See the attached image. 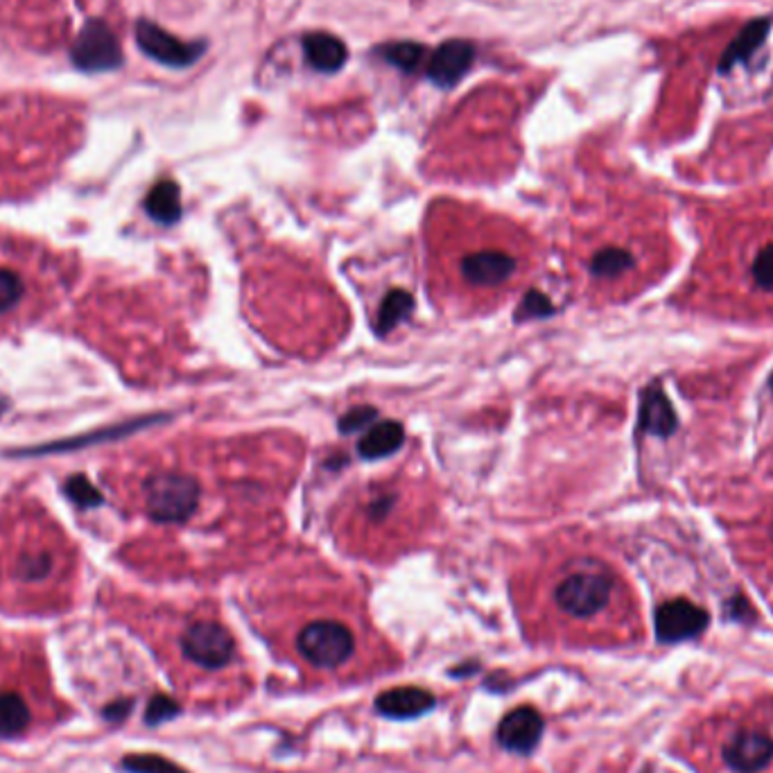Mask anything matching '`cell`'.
Segmentation results:
<instances>
[{
    "label": "cell",
    "instance_id": "obj_1",
    "mask_svg": "<svg viewBox=\"0 0 773 773\" xmlns=\"http://www.w3.org/2000/svg\"><path fill=\"white\" fill-rule=\"evenodd\" d=\"M304 464L287 433L172 435L113 457L105 485L116 509L154 541L251 545L272 541Z\"/></svg>",
    "mask_w": 773,
    "mask_h": 773
},
{
    "label": "cell",
    "instance_id": "obj_2",
    "mask_svg": "<svg viewBox=\"0 0 773 773\" xmlns=\"http://www.w3.org/2000/svg\"><path fill=\"white\" fill-rule=\"evenodd\" d=\"M545 265L536 233L482 206L437 202L423 220V283L453 319L489 317L523 294Z\"/></svg>",
    "mask_w": 773,
    "mask_h": 773
},
{
    "label": "cell",
    "instance_id": "obj_3",
    "mask_svg": "<svg viewBox=\"0 0 773 773\" xmlns=\"http://www.w3.org/2000/svg\"><path fill=\"white\" fill-rule=\"evenodd\" d=\"M247 601L265 633L313 672H349L369 650L371 627L356 584L313 552L283 556L249 586Z\"/></svg>",
    "mask_w": 773,
    "mask_h": 773
},
{
    "label": "cell",
    "instance_id": "obj_4",
    "mask_svg": "<svg viewBox=\"0 0 773 773\" xmlns=\"http://www.w3.org/2000/svg\"><path fill=\"white\" fill-rule=\"evenodd\" d=\"M442 491L421 459L360 478L341 489L328 511L335 545L364 562H392L435 534Z\"/></svg>",
    "mask_w": 773,
    "mask_h": 773
},
{
    "label": "cell",
    "instance_id": "obj_5",
    "mask_svg": "<svg viewBox=\"0 0 773 773\" xmlns=\"http://www.w3.org/2000/svg\"><path fill=\"white\" fill-rule=\"evenodd\" d=\"M244 313L272 347L319 358L347 335L349 313L315 263L285 249L253 253L244 268Z\"/></svg>",
    "mask_w": 773,
    "mask_h": 773
},
{
    "label": "cell",
    "instance_id": "obj_6",
    "mask_svg": "<svg viewBox=\"0 0 773 773\" xmlns=\"http://www.w3.org/2000/svg\"><path fill=\"white\" fill-rule=\"evenodd\" d=\"M581 532L558 530L532 543L511 575L523 620L534 627H586L622 601V579Z\"/></svg>",
    "mask_w": 773,
    "mask_h": 773
},
{
    "label": "cell",
    "instance_id": "obj_7",
    "mask_svg": "<svg viewBox=\"0 0 773 773\" xmlns=\"http://www.w3.org/2000/svg\"><path fill=\"white\" fill-rule=\"evenodd\" d=\"M79 584L75 543L36 504L0 513V609L17 616H57L73 607Z\"/></svg>",
    "mask_w": 773,
    "mask_h": 773
},
{
    "label": "cell",
    "instance_id": "obj_8",
    "mask_svg": "<svg viewBox=\"0 0 773 773\" xmlns=\"http://www.w3.org/2000/svg\"><path fill=\"white\" fill-rule=\"evenodd\" d=\"M570 292L581 304H620L642 292L665 268L654 233L620 220L575 222L558 240Z\"/></svg>",
    "mask_w": 773,
    "mask_h": 773
},
{
    "label": "cell",
    "instance_id": "obj_9",
    "mask_svg": "<svg viewBox=\"0 0 773 773\" xmlns=\"http://www.w3.org/2000/svg\"><path fill=\"white\" fill-rule=\"evenodd\" d=\"M109 609L152 644L177 681L225 674L240 658L231 629L206 605L111 595Z\"/></svg>",
    "mask_w": 773,
    "mask_h": 773
},
{
    "label": "cell",
    "instance_id": "obj_10",
    "mask_svg": "<svg viewBox=\"0 0 773 773\" xmlns=\"http://www.w3.org/2000/svg\"><path fill=\"white\" fill-rule=\"evenodd\" d=\"M70 717L41 640L0 631V742L43 738Z\"/></svg>",
    "mask_w": 773,
    "mask_h": 773
},
{
    "label": "cell",
    "instance_id": "obj_11",
    "mask_svg": "<svg viewBox=\"0 0 773 773\" xmlns=\"http://www.w3.org/2000/svg\"><path fill=\"white\" fill-rule=\"evenodd\" d=\"M73 263L55 249L0 231V335L46 317L70 287Z\"/></svg>",
    "mask_w": 773,
    "mask_h": 773
},
{
    "label": "cell",
    "instance_id": "obj_12",
    "mask_svg": "<svg viewBox=\"0 0 773 773\" xmlns=\"http://www.w3.org/2000/svg\"><path fill=\"white\" fill-rule=\"evenodd\" d=\"M726 272L740 283L747 306L773 313V227H758L740 233V244L726 251Z\"/></svg>",
    "mask_w": 773,
    "mask_h": 773
},
{
    "label": "cell",
    "instance_id": "obj_13",
    "mask_svg": "<svg viewBox=\"0 0 773 773\" xmlns=\"http://www.w3.org/2000/svg\"><path fill=\"white\" fill-rule=\"evenodd\" d=\"M70 62L84 73H107L118 70L124 57L113 30L100 19H89L73 41Z\"/></svg>",
    "mask_w": 773,
    "mask_h": 773
},
{
    "label": "cell",
    "instance_id": "obj_14",
    "mask_svg": "<svg viewBox=\"0 0 773 773\" xmlns=\"http://www.w3.org/2000/svg\"><path fill=\"white\" fill-rule=\"evenodd\" d=\"M134 34L141 53L167 68H190L206 53V41H184L148 19L137 21Z\"/></svg>",
    "mask_w": 773,
    "mask_h": 773
},
{
    "label": "cell",
    "instance_id": "obj_15",
    "mask_svg": "<svg viewBox=\"0 0 773 773\" xmlns=\"http://www.w3.org/2000/svg\"><path fill=\"white\" fill-rule=\"evenodd\" d=\"M478 57L476 43L468 39H448L427 55L425 77L439 89H453L470 70L472 62Z\"/></svg>",
    "mask_w": 773,
    "mask_h": 773
},
{
    "label": "cell",
    "instance_id": "obj_16",
    "mask_svg": "<svg viewBox=\"0 0 773 773\" xmlns=\"http://www.w3.org/2000/svg\"><path fill=\"white\" fill-rule=\"evenodd\" d=\"M708 613L687 599H672L656 611V635L661 642H683L701 635Z\"/></svg>",
    "mask_w": 773,
    "mask_h": 773
},
{
    "label": "cell",
    "instance_id": "obj_17",
    "mask_svg": "<svg viewBox=\"0 0 773 773\" xmlns=\"http://www.w3.org/2000/svg\"><path fill=\"white\" fill-rule=\"evenodd\" d=\"M721 758L736 773H760L773 760V740L762 730H740L723 744Z\"/></svg>",
    "mask_w": 773,
    "mask_h": 773
},
{
    "label": "cell",
    "instance_id": "obj_18",
    "mask_svg": "<svg viewBox=\"0 0 773 773\" xmlns=\"http://www.w3.org/2000/svg\"><path fill=\"white\" fill-rule=\"evenodd\" d=\"M543 736V717L530 706L509 712L498 728V742L515 753H530Z\"/></svg>",
    "mask_w": 773,
    "mask_h": 773
},
{
    "label": "cell",
    "instance_id": "obj_19",
    "mask_svg": "<svg viewBox=\"0 0 773 773\" xmlns=\"http://www.w3.org/2000/svg\"><path fill=\"white\" fill-rule=\"evenodd\" d=\"M304 55L317 73H337L349 62V48L330 32H308L304 36Z\"/></svg>",
    "mask_w": 773,
    "mask_h": 773
},
{
    "label": "cell",
    "instance_id": "obj_20",
    "mask_svg": "<svg viewBox=\"0 0 773 773\" xmlns=\"http://www.w3.org/2000/svg\"><path fill=\"white\" fill-rule=\"evenodd\" d=\"M435 706V697L429 695L423 687H394V690H386L375 699L378 712L392 719H410L427 712Z\"/></svg>",
    "mask_w": 773,
    "mask_h": 773
},
{
    "label": "cell",
    "instance_id": "obj_21",
    "mask_svg": "<svg viewBox=\"0 0 773 773\" xmlns=\"http://www.w3.org/2000/svg\"><path fill=\"white\" fill-rule=\"evenodd\" d=\"M375 55L386 62L390 66L399 68L401 73H416L425 68L427 62V48L421 46L416 41H394V43H382L375 48Z\"/></svg>",
    "mask_w": 773,
    "mask_h": 773
}]
</instances>
